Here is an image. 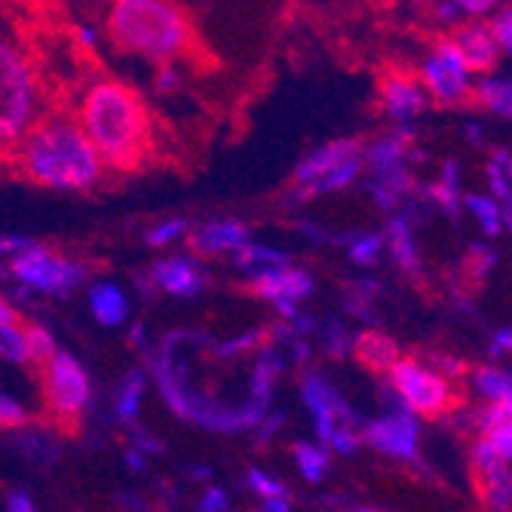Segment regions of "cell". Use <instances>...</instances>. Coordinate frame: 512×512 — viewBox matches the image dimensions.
Listing matches in <instances>:
<instances>
[{"mask_svg":"<svg viewBox=\"0 0 512 512\" xmlns=\"http://www.w3.org/2000/svg\"><path fill=\"white\" fill-rule=\"evenodd\" d=\"M77 126L111 169H138L151 151V114L120 80L105 77L83 92Z\"/></svg>","mask_w":512,"mask_h":512,"instance_id":"6da1fadb","label":"cell"},{"mask_svg":"<svg viewBox=\"0 0 512 512\" xmlns=\"http://www.w3.org/2000/svg\"><path fill=\"white\" fill-rule=\"evenodd\" d=\"M16 166L43 188L86 191L102 178V160L83 129L62 117L37 120L13 148Z\"/></svg>","mask_w":512,"mask_h":512,"instance_id":"7a4b0ae2","label":"cell"},{"mask_svg":"<svg viewBox=\"0 0 512 512\" xmlns=\"http://www.w3.org/2000/svg\"><path fill=\"white\" fill-rule=\"evenodd\" d=\"M108 34L126 53L175 65L200 56V37L181 7L163 0H117L108 10Z\"/></svg>","mask_w":512,"mask_h":512,"instance_id":"3957f363","label":"cell"},{"mask_svg":"<svg viewBox=\"0 0 512 512\" xmlns=\"http://www.w3.org/2000/svg\"><path fill=\"white\" fill-rule=\"evenodd\" d=\"M157 384L163 399L169 402V408L184 417V421L200 424L206 430H218V433H237V430H249L255 424H261L267 417V405L258 402H246L240 408H230L212 396H197L188 390V381H184V368L178 365V359L172 356V344L169 338L163 341V350L157 356Z\"/></svg>","mask_w":512,"mask_h":512,"instance_id":"277c9868","label":"cell"},{"mask_svg":"<svg viewBox=\"0 0 512 512\" xmlns=\"http://www.w3.org/2000/svg\"><path fill=\"white\" fill-rule=\"evenodd\" d=\"M34 102L37 89L28 62L16 46L0 40V151L16 148L34 126Z\"/></svg>","mask_w":512,"mask_h":512,"instance_id":"5b68a950","label":"cell"},{"mask_svg":"<svg viewBox=\"0 0 512 512\" xmlns=\"http://www.w3.org/2000/svg\"><path fill=\"white\" fill-rule=\"evenodd\" d=\"M40 384H43L46 411L53 414V421L62 430H74L89 402V378L83 365L71 353L56 350L50 362L40 365Z\"/></svg>","mask_w":512,"mask_h":512,"instance_id":"8992f818","label":"cell"},{"mask_svg":"<svg viewBox=\"0 0 512 512\" xmlns=\"http://www.w3.org/2000/svg\"><path fill=\"white\" fill-rule=\"evenodd\" d=\"M390 384L396 396L402 399V408H408L414 417H439L451 408V384L439 371L427 368L417 359H399L390 371Z\"/></svg>","mask_w":512,"mask_h":512,"instance_id":"52a82bcc","label":"cell"},{"mask_svg":"<svg viewBox=\"0 0 512 512\" xmlns=\"http://www.w3.org/2000/svg\"><path fill=\"white\" fill-rule=\"evenodd\" d=\"M13 273L22 279L25 286H34L40 292H68V289L83 283L89 267L80 261L59 258L43 246H28V249L16 252Z\"/></svg>","mask_w":512,"mask_h":512,"instance_id":"ba28073f","label":"cell"},{"mask_svg":"<svg viewBox=\"0 0 512 512\" xmlns=\"http://www.w3.org/2000/svg\"><path fill=\"white\" fill-rule=\"evenodd\" d=\"M427 92H433V99L442 105H460L470 99V71L467 62L457 53V46L451 40H439L433 46V56L421 68Z\"/></svg>","mask_w":512,"mask_h":512,"instance_id":"9c48e42d","label":"cell"},{"mask_svg":"<svg viewBox=\"0 0 512 512\" xmlns=\"http://www.w3.org/2000/svg\"><path fill=\"white\" fill-rule=\"evenodd\" d=\"M417 436H421V424L408 408H393L390 414L378 417L365 427V442H371L378 451L396 457V460H417Z\"/></svg>","mask_w":512,"mask_h":512,"instance_id":"30bf717a","label":"cell"},{"mask_svg":"<svg viewBox=\"0 0 512 512\" xmlns=\"http://www.w3.org/2000/svg\"><path fill=\"white\" fill-rule=\"evenodd\" d=\"M304 402H307V408L313 411V417H316V433H319V439L322 442H329L332 439V433H335V427L338 424H353V411H350V405L335 393V387L325 381V378H304Z\"/></svg>","mask_w":512,"mask_h":512,"instance_id":"8fae6325","label":"cell"},{"mask_svg":"<svg viewBox=\"0 0 512 512\" xmlns=\"http://www.w3.org/2000/svg\"><path fill=\"white\" fill-rule=\"evenodd\" d=\"M350 160H362V148H359V142H335V145H325V148H319V151H313L310 157H304L301 163H298V169H295V175H292V181H295V200H304V194L313 188L316 181H322L329 172H335L338 166H344V163H350Z\"/></svg>","mask_w":512,"mask_h":512,"instance_id":"7c38bea8","label":"cell"},{"mask_svg":"<svg viewBox=\"0 0 512 512\" xmlns=\"http://www.w3.org/2000/svg\"><path fill=\"white\" fill-rule=\"evenodd\" d=\"M381 99H384V111L396 120V123H411L417 114L427 108V92L408 74H390L381 83Z\"/></svg>","mask_w":512,"mask_h":512,"instance_id":"4fadbf2b","label":"cell"},{"mask_svg":"<svg viewBox=\"0 0 512 512\" xmlns=\"http://www.w3.org/2000/svg\"><path fill=\"white\" fill-rule=\"evenodd\" d=\"M246 246H249V230L234 218L206 221L191 234V249L197 255H224V252H240Z\"/></svg>","mask_w":512,"mask_h":512,"instance_id":"5bb4252c","label":"cell"},{"mask_svg":"<svg viewBox=\"0 0 512 512\" xmlns=\"http://www.w3.org/2000/svg\"><path fill=\"white\" fill-rule=\"evenodd\" d=\"M252 292L273 301V304H298L313 292V279L304 270L286 267V270H273L264 276L252 279Z\"/></svg>","mask_w":512,"mask_h":512,"instance_id":"9a60e30c","label":"cell"},{"mask_svg":"<svg viewBox=\"0 0 512 512\" xmlns=\"http://www.w3.org/2000/svg\"><path fill=\"white\" fill-rule=\"evenodd\" d=\"M451 43L457 46V53L463 56V62H467V71H491L497 65L500 46H497L491 28H485V25L460 28Z\"/></svg>","mask_w":512,"mask_h":512,"instance_id":"2e32d148","label":"cell"},{"mask_svg":"<svg viewBox=\"0 0 512 512\" xmlns=\"http://www.w3.org/2000/svg\"><path fill=\"white\" fill-rule=\"evenodd\" d=\"M151 276L160 289H166L169 295H181V298H191V295L203 292V286H206L203 270L188 258H166V261L154 264Z\"/></svg>","mask_w":512,"mask_h":512,"instance_id":"e0dca14e","label":"cell"},{"mask_svg":"<svg viewBox=\"0 0 512 512\" xmlns=\"http://www.w3.org/2000/svg\"><path fill=\"white\" fill-rule=\"evenodd\" d=\"M353 353H356V359L365 368H371V371H387V375L393 371V365L399 362L396 341L387 338V335H381V332H365V335H359Z\"/></svg>","mask_w":512,"mask_h":512,"instance_id":"ac0fdd59","label":"cell"},{"mask_svg":"<svg viewBox=\"0 0 512 512\" xmlns=\"http://www.w3.org/2000/svg\"><path fill=\"white\" fill-rule=\"evenodd\" d=\"M89 307L102 325H120V322H126V313H129V301L114 283L92 286L89 289Z\"/></svg>","mask_w":512,"mask_h":512,"instance_id":"d6986e66","label":"cell"},{"mask_svg":"<svg viewBox=\"0 0 512 512\" xmlns=\"http://www.w3.org/2000/svg\"><path fill=\"white\" fill-rule=\"evenodd\" d=\"M408 188H411V175L405 172V166L375 172V178L368 181L371 197H375V203L384 209H396V203L408 194Z\"/></svg>","mask_w":512,"mask_h":512,"instance_id":"ffe728a7","label":"cell"},{"mask_svg":"<svg viewBox=\"0 0 512 512\" xmlns=\"http://www.w3.org/2000/svg\"><path fill=\"white\" fill-rule=\"evenodd\" d=\"M387 246H390V255L396 258V264L408 273H417L421 261H417V249H414V234H411V221L396 215L390 224H387Z\"/></svg>","mask_w":512,"mask_h":512,"instance_id":"44dd1931","label":"cell"},{"mask_svg":"<svg viewBox=\"0 0 512 512\" xmlns=\"http://www.w3.org/2000/svg\"><path fill=\"white\" fill-rule=\"evenodd\" d=\"M408 145H411V132L402 129V132H393L381 142H375L368 151H365V160L371 163L375 172H384V169H396L402 166V157L408 154Z\"/></svg>","mask_w":512,"mask_h":512,"instance_id":"7402d4cb","label":"cell"},{"mask_svg":"<svg viewBox=\"0 0 512 512\" xmlns=\"http://www.w3.org/2000/svg\"><path fill=\"white\" fill-rule=\"evenodd\" d=\"M482 491L491 512H509L512 509V473L509 463H497V467L482 473Z\"/></svg>","mask_w":512,"mask_h":512,"instance_id":"603a6c76","label":"cell"},{"mask_svg":"<svg viewBox=\"0 0 512 512\" xmlns=\"http://www.w3.org/2000/svg\"><path fill=\"white\" fill-rule=\"evenodd\" d=\"M476 99L482 108L512 117V77H485L476 86Z\"/></svg>","mask_w":512,"mask_h":512,"instance_id":"cb8c5ba5","label":"cell"},{"mask_svg":"<svg viewBox=\"0 0 512 512\" xmlns=\"http://www.w3.org/2000/svg\"><path fill=\"white\" fill-rule=\"evenodd\" d=\"M476 390L491 399V405H512V375L500 368H479L473 375Z\"/></svg>","mask_w":512,"mask_h":512,"instance_id":"d4e9b609","label":"cell"},{"mask_svg":"<svg viewBox=\"0 0 512 512\" xmlns=\"http://www.w3.org/2000/svg\"><path fill=\"white\" fill-rule=\"evenodd\" d=\"M237 264H240L243 270H249L252 279H255V276H264V273H273V270H286V267H289V258H286L283 252H273V249L252 246V243H249L246 249L237 252Z\"/></svg>","mask_w":512,"mask_h":512,"instance_id":"484cf974","label":"cell"},{"mask_svg":"<svg viewBox=\"0 0 512 512\" xmlns=\"http://www.w3.org/2000/svg\"><path fill=\"white\" fill-rule=\"evenodd\" d=\"M279 375V359L273 353H264L255 368H252V402L267 405L270 402V390H273V378Z\"/></svg>","mask_w":512,"mask_h":512,"instance_id":"4316f807","label":"cell"},{"mask_svg":"<svg viewBox=\"0 0 512 512\" xmlns=\"http://www.w3.org/2000/svg\"><path fill=\"white\" fill-rule=\"evenodd\" d=\"M292 451H295V460H298V470H301V476L307 482H319L325 473H329V454H325V448L301 442Z\"/></svg>","mask_w":512,"mask_h":512,"instance_id":"83f0119b","label":"cell"},{"mask_svg":"<svg viewBox=\"0 0 512 512\" xmlns=\"http://www.w3.org/2000/svg\"><path fill=\"white\" fill-rule=\"evenodd\" d=\"M427 197L436 200V203H439L442 209H448L451 215L457 212V206H460V188H457V163H454V160L445 163L442 181H439V184H430V188H427Z\"/></svg>","mask_w":512,"mask_h":512,"instance_id":"f1b7e54d","label":"cell"},{"mask_svg":"<svg viewBox=\"0 0 512 512\" xmlns=\"http://www.w3.org/2000/svg\"><path fill=\"white\" fill-rule=\"evenodd\" d=\"M142 393H145V375L142 371H132V375L123 381L120 396H117V417L120 421H135L138 405H142Z\"/></svg>","mask_w":512,"mask_h":512,"instance_id":"f546056e","label":"cell"},{"mask_svg":"<svg viewBox=\"0 0 512 512\" xmlns=\"http://www.w3.org/2000/svg\"><path fill=\"white\" fill-rule=\"evenodd\" d=\"M25 353H28V362L34 365H46L53 356H56V341L53 335L43 329V325H25Z\"/></svg>","mask_w":512,"mask_h":512,"instance_id":"4dcf8cb0","label":"cell"},{"mask_svg":"<svg viewBox=\"0 0 512 512\" xmlns=\"http://www.w3.org/2000/svg\"><path fill=\"white\" fill-rule=\"evenodd\" d=\"M467 209L479 218L482 230L488 237H497L500 234V203L494 197H482V194H470L467 197Z\"/></svg>","mask_w":512,"mask_h":512,"instance_id":"1f68e13d","label":"cell"},{"mask_svg":"<svg viewBox=\"0 0 512 512\" xmlns=\"http://www.w3.org/2000/svg\"><path fill=\"white\" fill-rule=\"evenodd\" d=\"M359 169H362V160H350V163L338 166L335 172H329V175H325L322 181H316V184H313V188H310L304 197H310V194H332V191H341V188H347L350 181H356Z\"/></svg>","mask_w":512,"mask_h":512,"instance_id":"d6a6232c","label":"cell"},{"mask_svg":"<svg viewBox=\"0 0 512 512\" xmlns=\"http://www.w3.org/2000/svg\"><path fill=\"white\" fill-rule=\"evenodd\" d=\"M0 356L7 362H28V353H25V332L19 325H0Z\"/></svg>","mask_w":512,"mask_h":512,"instance_id":"836d02e7","label":"cell"},{"mask_svg":"<svg viewBox=\"0 0 512 512\" xmlns=\"http://www.w3.org/2000/svg\"><path fill=\"white\" fill-rule=\"evenodd\" d=\"M347 240H350V249L347 252H350V258L356 264H375L378 255H381V246H384V240L375 237V234H353Z\"/></svg>","mask_w":512,"mask_h":512,"instance_id":"e575fe53","label":"cell"},{"mask_svg":"<svg viewBox=\"0 0 512 512\" xmlns=\"http://www.w3.org/2000/svg\"><path fill=\"white\" fill-rule=\"evenodd\" d=\"M264 335H267L264 329H252V332H243V335H237L234 341H224V344H218V347H215V353H218V356H224V359L243 356V353L255 350V347L261 344V338H264Z\"/></svg>","mask_w":512,"mask_h":512,"instance_id":"d590c367","label":"cell"},{"mask_svg":"<svg viewBox=\"0 0 512 512\" xmlns=\"http://www.w3.org/2000/svg\"><path fill=\"white\" fill-rule=\"evenodd\" d=\"M249 485H252V491L261 494L264 500L286 497V485L279 482V479H273V476H267V473H261V470H252V473H249Z\"/></svg>","mask_w":512,"mask_h":512,"instance_id":"8d00e7d4","label":"cell"},{"mask_svg":"<svg viewBox=\"0 0 512 512\" xmlns=\"http://www.w3.org/2000/svg\"><path fill=\"white\" fill-rule=\"evenodd\" d=\"M322 341H325V347H329V353L332 356H344L347 353V329L341 322H335V319H329V322H322Z\"/></svg>","mask_w":512,"mask_h":512,"instance_id":"74e56055","label":"cell"},{"mask_svg":"<svg viewBox=\"0 0 512 512\" xmlns=\"http://www.w3.org/2000/svg\"><path fill=\"white\" fill-rule=\"evenodd\" d=\"M25 421H28L25 408H22L16 399H10V396L0 393V427H4V430H13V427H22Z\"/></svg>","mask_w":512,"mask_h":512,"instance_id":"f35d334b","label":"cell"},{"mask_svg":"<svg viewBox=\"0 0 512 512\" xmlns=\"http://www.w3.org/2000/svg\"><path fill=\"white\" fill-rule=\"evenodd\" d=\"M467 267H470V273H473L476 279L488 276V270L494 267V252H491L488 246H482V243L470 246V255H467Z\"/></svg>","mask_w":512,"mask_h":512,"instance_id":"ab89813d","label":"cell"},{"mask_svg":"<svg viewBox=\"0 0 512 512\" xmlns=\"http://www.w3.org/2000/svg\"><path fill=\"white\" fill-rule=\"evenodd\" d=\"M184 230H188V221H163V224H157L148 234V243L151 246H166V243L178 240Z\"/></svg>","mask_w":512,"mask_h":512,"instance_id":"60d3db41","label":"cell"},{"mask_svg":"<svg viewBox=\"0 0 512 512\" xmlns=\"http://www.w3.org/2000/svg\"><path fill=\"white\" fill-rule=\"evenodd\" d=\"M359 439H362V436H356V430H353V427L338 424V427H335V433H332V439L325 442V445L335 448L338 454H353V451L359 448Z\"/></svg>","mask_w":512,"mask_h":512,"instance_id":"b9f144b4","label":"cell"},{"mask_svg":"<svg viewBox=\"0 0 512 512\" xmlns=\"http://www.w3.org/2000/svg\"><path fill=\"white\" fill-rule=\"evenodd\" d=\"M488 181H491V191H494V200L497 203H512V184L509 178L500 172V166H488Z\"/></svg>","mask_w":512,"mask_h":512,"instance_id":"7bdbcfd3","label":"cell"},{"mask_svg":"<svg viewBox=\"0 0 512 512\" xmlns=\"http://www.w3.org/2000/svg\"><path fill=\"white\" fill-rule=\"evenodd\" d=\"M197 512H234L230 509V500L221 488H209L203 497H200V509Z\"/></svg>","mask_w":512,"mask_h":512,"instance_id":"ee69618b","label":"cell"},{"mask_svg":"<svg viewBox=\"0 0 512 512\" xmlns=\"http://www.w3.org/2000/svg\"><path fill=\"white\" fill-rule=\"evenodd\" d=\"M494 40H497V46H503V50H509L512 53V10L509 13H503L497 22H494Z\"/></svg>","mask_w":512,"mask_h":512,"instance_id":"f6af8a7d","label":"cell"},{"mask_svg":"<svg viewBox=\"0 0 512 512\" xmlns=\"http://www.w3.org/2000/svg\"><path fill=\"white\" fill-rule=\"evenodd\" d=\"M178 83H181V74H178L175 65H160V68H157V77H154L157 92H172Z\"/></svg>","mask_w":512,"mask_h":512,"instance_id":"bcb514c9","label":"cell"},{"mask_svg":"<svg viewBox=\"0 0 512 512\" xmlns=\"http://www.w3.org/2000/svg\"><path fill=\"white\" fill-rule=\"evenodd\" d=\"M503 353H512V329H503V332L494 335L491 356H503Z\"/></svg>","mask_w":512,"mask_h":512,"instance_id":"7dc6e473","label":"cell"},{"mask_svg":"<svg viewBox=\"0 0 512 512\" xmlns=\"http://www.w3.org/2000/svg\"><path fill=\"white\" fill-rule=\"evenodd\" d=\"M494 4L491 0H463L460 4V13H467V16H482V13H491Z\"/></svg>","mask_w":512,"mask_h":512,"instance_id":"c3c4849f","label":"cell"},{"mask_svg":"<svg viewBox=\"0 0 512 512\" xmlns=\"http://www.w3.org/2000/svg\"><path fill=\"white\" fill-rule=\"evenodd\" d=\"M31 243L25 237H10V234H0V255H7V252H22L28 249Z\"/></svg>","mask_w":512,"mask_h":512,"instance_id":"681fc988","label":"cell"},{"mask_svg":"<svg viewBox=\"0 0 512 512\" xmlns=\"http://www.w3.org/2000/svg\"><path fill=\"white\" fill-rule=\"evenodd\" d=\"M7 512H37V509H34V500L28 494H10Z\"/></svg>","mask_w":512,"mask_h":512,"instance_id":"f907efd6","label":"cell"},{"mask_svg":"<svg viewBox=\"0 0 512 512\" xmlns=\"http://www.w3.org/2000/svg\"><path fill=\"white\" fill-rule=\"evenodd\" d=\"M279 427H283V414H267V421H264V427H261L258 442H267V439H270V433H276Z\"/></svg>","mask_w":512,"mask_h":512,"instance_id":"816d5d0a","label":"cell"},{"mask_svg":"<svg viewBox=\"0 0 512 512\" xmlns=\"http://www.w3.org/2000/svg\"><path fill=\"white\" fill-rule=\"evenodd\" d=\"M491 163L500 166V172H503V175L509 178V184H512V154H509V151H497Z\"/></svg>","mask_w":512,"mask_h":512,"instance_id":"f5cc1de1","label":"cell"},{"mask_svg":"<svg viewBox=\"0 0 512 512\" xmlns=\"http://www.w3.org/2000/svg\"><path fill=\"white\" fill-rule=\"evenodd\" d=\"M132 442H135L138 448H142V451H151V454H157V451H163V445H160L157 439H148L145 433H135V436H132Z\"/></svg>","mask_w":512,"mask_h":512,"instance_id":"db71d44e","label":"cell"},{"mask_svg":"<svg viewBox=\"0 0 512 512\" xmlns=\"http://www.w3.org/2000/svg\"><path fill=\"white\" fill-rule=\"evenodd\" d=\"M436 13H439V19H442V22H457V16H460V4H439V7H436Z\"/></svg>","mask_w":512,"mask_h":512,"instance_id":"11a10c76","label":"cell"},{"mask_svg":"<svg viewBox=\"0 0 512 512\" xmlns=\"http://www.w3.org/2000/svg\"><path fill=\"white\" fill-rule=\"evenodd\" d=\"M433 365H436L439 371H448V375H460V371H463V365H460L457 359H445V356H439Z\"/></svg>","mask_w":512,"mask_h":512,"instance_id":"9f6ffc18","label":"cell"},{"mask_svg":"<svg viewBox=\"0 0 512 512\" xmlns=\"http://www.w3.org/2000/svg\"><path fill=\"white\" fill-rule=\"evenodd\" d=\"M261 512H292V506H289L286 497H276V500H264V509Z\"/></svg>","mask_w":512,"mask_h":512,"instance_id":"6f0895ef","label":"cell"},{"mask_svg":"<svg viewBox=\"0 0 512 512\" xmlns=\"http://www.w3.org/2000/svg\"><path fill=\"white\" fill-rule=\"evenodd\" d=\"M16 310L4 301V298H0V325H16Z\"/></svg>","mask_w":512,"mask_h":512,"instance_id":"680465c9","label":"cell"},{"mask_svg":"<svg viewBox=\"0 0 512 512\" xmlns=\"http://www.w3.org/2000/svg\"><path fill=\"white\" fill-rule=\"evenodd\" d=\"M500 227L512 230V203H503L500 206Z\"/></svg>","mask_w":512,"mask_h":512,"instance_id":"91938a15","label":"cell"},{"mask_svg":"<svg viewBox=\"0 0 512 512\" xmlns=\"http://www.w3.org/2000/svg\"><path fill=\"white\" fill-rule=\"evenodd\" d=\"M126 460H129V467H132V470H142V467H145V460H142V454H138L135 448H129Z\"/></svg>","mask_w":512,"mask_h":512,"instance_id":"94428289","label":"cell"},{"mask_svg":"<svg viewBox=\"0 0 512 512\" xmlns=\"http://www.w3.org/2000/svg\"><path fill=\"white\" fill-rule=\"evenodd\" d=\"M467 135L473 138L476 145H482V126H479V123H470V126H467Z\"/></svg>","mask_w":512,"mask_h":512,"instance_id":"6125c7cd","label":"cell"},{"mask_svg":"<svg viewBox=\"0 0 512 512\" xmlns=\"http://www.w3.org/2000/svg\"><path fill=\"white\" fill-rule=\"evenodd\" d=\"M350 512H381V509H368V506H359V509H350Z\"/></svg>","mask_w":512,"mask_h":512,"instance_id":"be15d7a7","label":"cell"}]
</instances>
